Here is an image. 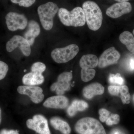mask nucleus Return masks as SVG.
I'll use <instances>...</instances> for the list:
<instances>
[{
    "instance_id": "f257e3e1",
    "label": "nucleus",
    "mask_w": 134,
    "mask_h": 134,
    "mask_svg": "<svg viewBox=\"0 0 134 134\" xmlns=\"http://www.w3.org/2000/svg\"><path fill=\"white\" fill-rule=\"evenodd\" d=\"M82 9L89 29L94 31L98 30L103 20L102 11L98 5L92 1H86L83 4Z\"/></svg>"
},
{
    "instance_id": "f03ea898",
    "label": "nucleus",
    "mask_w": 134,
    "mask_h": 134,
    "mask_svg": "<svg viewBox=\"0 0 134 134\" xmlns=\"http://www.w3.org/2000/svg\"><path fill=\"white\" fill-rule=\"evenodd\" d=\"M58 13L60 21L65 26L78 27L83 26L86 23L83 9L80 7L75 8L70 11L61 8Z\"/></svg>"
},
{
    "instance_id": "7ed1b4c3",
    "label": "nucleus",
    "mask_w": 134,
    "mask_h": 134,
    "mask_svg": "<svg viewBox=\"0 0 134 134\" xmlns=\"http://www.w3.org/2000/svg\"><path fill=\"white\" fill-rule=\"evenodd\" d=\"M75 128L79 134H106L103 125L97 120L92 117H84L79 120Z\"/></svg>"
},
{
    "instance_id": "20e7f679",
    "label": "nucleus",
    "mask_w": 134,
    "mask_h": 134,
    "mask_svg": "<svg viewBox=\"0 0 134 134\" xmlns=\"http://www.w3.org/2000/svg\"><path fill=\"white\" fill-rule=\"evenodd\" d=\"M59 9L57 4L51 2L40 5L37 12L41 25L46 30H50L53 25V19Z\"/></svg>"
},
{
    "instance_id": "39448f33",
    "label": "nucleus",
    "mask_w": 134,
    "mask_h": 134,
    "mask_svg": "<svg viewBox=\"0 0 134 134\" xmlns=\"http://www.w3.org/2000/svg\"><path fill=\"white\" fill-rule=\"evenodd\" d=\"M79 47L71 44L63 48H56L52 51L51 56L58 63H65L72 60L79 52Z\"/></svg>"
},
{
    "instance_id": "423d86ee",
    "label": "nucleus",
    "mask_w": 134,
    "mask_h": 134,
    "mask_svg": "<svg viewBox=\"0 0 134 134\" xmlns=\"http://www.w3.org/2000/svg\"><path fill=\"white\" fill-rule=\"evenodd\" d=\"M5 19L8 29L11 31L24 30L28 25V20L25 15L16 12H9Z\"/></svg>"
},
{
    "instance_id": "0eeeda50",
    "label": "nucleus",
    "mask_w": 134,
    "mask_h": 134,
    "mask_svg": "<svg viewBox=\"0 0 134 134\" xmlns=\"http://www.w3.org/2000/svg\"><path fill=\"white\" fill-rule=\"evenodd\" d=\"M72 73L71 72H64L59 75L57 81L53 83L50 86L52 91H55L59 96H62L65 92L70 89V81L72 79Z\"/></svg>"
},
{
    "instance_id": "6e6552de",
    "label": "nucleus",
    "mask_w": 134,
    "mask_h": 134,
    "mask_svg": "<svg viewBox=\"0 0 134 134\" xmlns=\"http://www.w3.org/2000/svg\"><path fill=\"white\" fill-rule=\"evenodd\" d=\"M19 47L23 54L29 56L31 53V48L30 43L24 37L19 35L13 36L6 44V49L8 52H11Z\"/></svg>"
},
{
    "instance_id": "1a4fd4ad",
    "label": "nucleus",
    "mask_w": 134,
    "mask_h": 134,
    "mask_svg": "<svg viewBox=\"0 0 134 134\" xmlns=\"http://www.w3.org/2000/svg\"><path fill=\"white\" fill-rule=\"evenodd\" d=\"M26 125L28 128L39 134H51L48 121L43 115L40 114L34 115L32 119L27 120Z\"/></svg>"
},
{
    "instance_id": "9d476101",
    "label": "nucleus",
    "mask_w": 134,
    "mask_h": 134,
    "mask_svg": "<svg viewBox=\"0 0 134 134\" xmlns=\"http://www.w3.org/2000/svg\"><path fill=\"white\" fill-rule=\"evenodd\" d=\"M120 58L119 52L112 47L105 50L98 59V65L103 68L110 65L117 63Z\"/></svg>"
},
{
    "instance_id": "9b49d317",
    "label": "nucleus",
    "mask_w": 134,
    "mask_h": 134,
    "mask_svg": "<svg viewBox=\"0 0 134 134\" xmlns=\"http://www.w3.org/2000/svg\"><path fill=\"white\" fill-rule=\"evenodd\" d=\"M17 91L20 94L29 96L32 101L36 104L41 103L44 97L43 90L38 86H20Z\"/></svg>"
},
{
    "instance_id": "f8f14e48",
    "label": "nucleus",
    "mask_w": 134,
    "mask_h": 134,
    "mask_svg": "<svg viewBox=\"0 0 134 134\" xmlns=\"http://www.w3.org/2000/svg\"><path fill=\"white\" fill-rule=\"evenodd\" d=\"M132 10V5L128 2L115 3L107 9L106 14L113 18H117L122 15L128 14Z\"/></svg>"
},
{
    "instance_id": "ddd939ff",
    "label": "nucleus",
    "mask_w": 134,
    "mask_h": 134,
    "mask_svg": "<svg viewBox=\"0 0 134 134\" xmlns=\"http://www.w3.org/2000/svg\"><path fill=\"white\" fill-rule=\"evenodd\" d=\"M108 91L111 95L120 97L124 104L130 103L131 96L129 92L128 87L126 85H110L108 86Z\"/></svg>"
},
{
    "instance_id": "4468645a",
    "label": "nucleus",
    "mask_w": 134,
    "mask_h": 134,
    "mask_svg": "<svg viewBox=\"0 0 134 134\" xmlns=\"http://www.w3.org/2000/svg\"><path fill=\"white\" fill-rule=\"evenodd\" d=\"M69 100L65 96H58L48 98L45 101L43 105L48 108L64 109L68 107Z\"/></svg>"
},
{
    "instance_id": "2eb2a0df",
    "label": "nucleus",
    "mask_w": 134,
    "mask_h": 134,
    "mask_svg": "<svg viewBox=\"0 0 134 134\" xmlns=\"http://www.w3.org/2000/svg\"><path fill=\"white\" fill-rule=\"evenodd\" d=\"M40 28L37 22L31 20L27 25V30L24 33L25 38L30 43L31 46L33 45L35 38L40 33Z\"/></svg>"
},
{
    "instance_id": "dca6fc26",
    "label": "nucleus",
    "mask_w": 134,
    "mask_h": 134,
    "mask_svg": "<svg viewBox=\"0 0 134 134\" xmlns=\"http://www.w3.org/2000/svg\"><path fill=\"white\" fill-rule=\"evenodd\" d=\"M104 92V88L102 85L99 83H93L83 88V94L85 97L90 99L94 96L102 95Z\"/></svg>"
},
{
    "instance_id": "f3484780",
    "label": "nucleus",
    "mask_w": 134,
    "mask_h": 134,
    "mask_svg": "<svg viewBox=\"0 0 134 134\" xmlns=\"http://www.w3.org/2000/svg\"><path fill=\"white\" fill-rule=\"evenodd\" d=\"M22 80L25 85L33 86L43 83L44 78L42 74L31 72L24 75Z\"/></svg>"
},
{
    "instance_id": "a211bd4d",
    "label": "nucleus",
    "mask_w": 134,
    "mask_h": 134,
    "mask_svg": "<svg viewBox=\"0 0 134 134\" xmlns=\"http://www.w3.org/2000/svg\"><path fill=\"white\" fill-rule=\"evenodd\" d=\"M50 122L54 129L63 134H70L71 133V128L68 122L59 117H53L50 119Z\"/></svg>"
},
{
    "instance_id": "6ab92c4d",
    "label": "nucleus",
    "mask_w": 134,
    "mask_h": 134,
    "mask_svg": "<svg viewBox=\"0 0 134 134\" xmlns=\"http://www.w3.org/2000/svg\"><path fill=\"white\" fill-rule=\"evenodd\" d=\"M98 59L96 55L88 54L82 56L79 61L82 68L93 69L98 65Z\"/></svg>"
},
{
    "instance_id": "aec40b11",
    "label": "nucleus",
    "mask_w": 134,
    "mask_h": 134,
    "mask_svg": "<svg viewBox=\"0 0 134 134\" xmlns=\"http://www.w3.org/2000/svg\"><path fill=\"white\" fill-rule=\"evenodd\" d=\"M88 107V104L84 100H74L68 108L67 113L69 116L73 117L77 112L84 111Z\"/></svg>"
},
{
    "instance_id": "412c9836",
    "label": "nucleus",
    "mask_w": 134,
    "mask_h": 134,
    "mask_svg": "<svg viewBox=\"0 0 134 134\" xmlns=\"http://www.w3.org/2000/svg\"><path fill=\"white\" fill-rule=\"evenodd\" d=\"M119 40L126 46L128 50L134 54V37L130 32L125 31L121 34Z\"/></svg>"
},
{
    "instance_id": "4be33fe9",
    "label": "nucleus",
    "mask_w": 134,
    "mask_h": 134,
    "mask_svg": "<svg viewBox=\"0 0 134 134\" xmlns=\"http://www.w3.org/2000/svg\"><path fill=\"white\" fill-rule=\"evenodd\" d=\"M96 74V70L93 69L82 68L81 78L83 82H88L94 78Z\"/></svg>"
},
{
    "instance_id": "5701e85b",
    "label": "nucleus",
    "mask_w": 134,
    "mask_h": 134,
    "mask_svg": "<svg viewBox=\"0 0 134 134\" xmlns=\"http://www.w3.org/2000/svg\"><path fill=\"white\" fill-rule=\"evenodd\" d=\"M109 82L113 85H122L124 83V79L121 76L120 74H110L108 78Z\"/></svg>"
},
{
    "instance_id": "b1692460",
    "label": "nucleus",
    "mask_w": 134,
    "mask_h": 134,
    "mask_svg": "<svg viewBox=\"0 0 134 134\" xmlns=\"http://www.w3.org/2000/svg\"><path fill=\"white\" fill-rule=\"evenodd\" d=\"M46 69V66L41 62H37L34 63L31 67V72L42 74Z\"/></svg>"
},
{
    "instance_id": "393cba45",
    "label": "nucleus",
    "mask_w": 134,
    "mask_h": 134,
    "mask_svg": "<svg viewBox=\"0 0 134 134\" xmlns=\"http://www.w3.org/2000/svg\"><path fill=\"white\" fill-rule=\"evenodd\" d=\"M120 121L119 115L117 114H111L105 122L108 126H111L114 125H117L119 122Z\"/></svg>"
},
{
    "instance_id": "a878e982",
    "label": "nucleus",
    "mask_w": 134,
    "mask_h": 134,
    "mask_svg": "<svg viewBox=\"0 0 134 134\" xmlns=\"http://www.w3.org/2000/svg\"><path fill=\"white\" fill-rule=\"evenodd\" d=\"M12 3L18 4L20 6L29 7L36 2V0H10Z\"/></svg>"
},
{
    "instance_id": "bb28decb",
    "label": "nucleus",
    "mask_w": 134,
    "mask_h": 134,
    "mask_svg": "<svg viewBox=\"0 0 134 134\" xmlns=\"http://www.w3.org/2000/svg\"><path fill=\"white\" fill-rule=\"evenodd\" d=\"M9 67L7 63L0 61V80L4 79L8 71Z\"/></svg>"
},
{
    "instance_id": "cd10ccee",
    "label": "nucleus",
    "mask_w": 134,
    "mask_h": 134,
    "mask_svg": "<svg viewBox=\"0 0 134 134\" xmlns=\"http://www.w3.org/2000/svg\"><path fill=\"white\" fill-rule=\"evenodd\" d=\"M99 113L100 115L99 119L102 122H105L111 114L110 111L105 108L100 109L99 111Z\"/></svg>"
},
{
    "instance_id": "c85d7f7f",
    "label": "nucleus",
    "mask_w": 134,
    "mask_h": 134,
    "mask_svg": "<svg viewBox=\"0 0 134 134\" xmlns=\"http://www.w3.org/2000/svg\"><path fill=\"white\" fill-rule=\"evenodd\" d=\"M0 134H19L18 131L17 130H7L6 129H3L0 132Z\"/></svg>"
},
{
    "instance_id": "c756f323",
    "label": "nucleus",
    "mask_w": 134,
    "mask_h": 134,
    "mask_svg": "<svg viewBox=\"0 0 134 134\" xmlns=\"http://www.w3.org/2000/svg\"><path fill=\"white\" fill-rule=\"evenodd\" d=\"M129 68L131 71L134 70V58H131L130 60Z\"/></svg>"
},
{
    "instance_id": "7c9ffc66",
    "label": "nucleus",
    "mask_w": 134,
    "mask_h": 134,
    "mask_svg": "<svg viewBox=\"0 0 134 134\" xmlns=\"http://www.w3.org/2000/svg\"><path fill=\"white\" fill-rule=\"evenodd\" d=\"M113 134H123L122 133V132H121L120 131H119V130H116L114 131V132H113Z\"/></svg>"
},
{
    "instance_id": "2f4dec72",
    "label": "nucleus",
    "mask_w": 134,
    "mask_h": 134,
    "mask_svg": "<svg viewBox=\"0 0 134 134\" xmlns=\"http://www.w3.org/2000/svg\"><path fill=\"white\" fill-rule=\"evenodd\" d=\"M116 1L119 2H127L129 0H114Z\"/></svg>"
},
{
    "instance_id": "473e14b6",
    "label": "nucleus",
    "mask_w": 134,
    "mask_h": 134,
    "mask_svg": "<svg viewBox=\"0 0 134 134\" xmlns=\"http://www.w3.org/2000/svg\"><path fill=\"white\" fill-rule=\"evenodd\" d=\"M2 118H1V107H0V124L1 122Z\"/></svg>"
},
{
    "instance_id": "72a5a7b5",
    "label": "nucleus",
    "mask_w": 134,
    "mask_h": 134,
    "mask_svg": "<svg viewBox=\"0 0 134 134\" xmlns=\"http://www.w3.org/2000/svg\"><path fill=\"white\" fill-rule=\"evenodd\" d=\"M133 35H134V29L133 30Z\"/></svg>"
}]
</instances>
